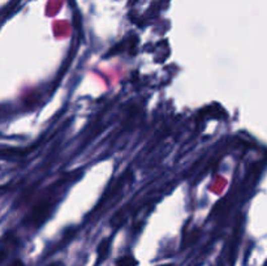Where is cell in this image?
<instances>
[{
  "label": "cell",
  "instance_id": "cell-7",
  "mask_svg": "<svg viewBox=\"0 0 267 266\" xmlns=\"http://www.w3.org/2000/svg\"><path fill=\"white\" fill-rule=\"evenodd\" d=\"M161 266H172V263H166V265H161Z\"/></svg>",
  "mask_w": 267,
  "mask_h": 266
},
{
  "label": "cell",
  "instance_id": "cell-1",
  "mask_svg": "<svg viewBox=\"0 0 267 266\" xmlns=\"http://www.w3.org/2000/svg\"><path fill=\"white\" fill-rule=\"evenodd\" d=\"M54 206H55V201L51 198H46L43 201H40L26 215V225L31 227H39L42 223L46 222V219L52 211Z\"/></svg>",
  "mask_w": 267,
  "mask_h": 266
},
{
  "label": "cell",
  "instance_id": "cell-4",
  "mask_svg": "<svg viewBox=\"0 0 267 266\" xmlns=\"http://www.w3.org/2000/svg\"><path fill=\"white\" fill-rule=\"evenodd\" d=\"M10 266H24V262L21 260H15L12 263H10Z\"/></svg>",
  "mask_w": 267,
  "mask_h": 266
},
{
  "label": "cell",
  "instance_id": "cell-3",
  "mask_svg": "<svg viewBox=\"0 0 267 266\" xmlns=\"http://www.w3.org/2000/svg\"><path fill=\"white\" fill-rule=\"evenodd\" d=\"M137 261L134 260L132 256H125L121 257L120 260L118 261V266H136Z\"/></svg>",
  "mask_w": 267,
  "mask_h": 266
},
{
  "label": "cell",
  "instance_id": "cell-2",
  "mask_svg": "<svg viewBox=\"0 0 267 266\" xmlns=\"http://www.w3.org/2000/svg\"><path fill=\"white\" fill-rule=\"evenodd\" d=\"M109 251H110V242L109 240H103L102 243H100L99 245V249H98V253H99V260H104L106 258V256L109 254Z\"/></svg>",
  "mask_w": 267,
  "mask_h": 266
},
{
  "label": "cell",
  "instance_id": "cell-6",
  "mask_svg": "<svg viewBox=\"0 0 267 266\" xmlns=\"http://www.w3.org/2000/svg\"><path fill=\"white\" fill-rule=\"evenodd\" d=\"M4 257H6V252H0V263L4 260Z\"/></svg>",
  "mask_w": 267,
  "mask_h": 266
},
{
  "label": "cell",
  "instance_id": "cell-5",
  "mask_svg": "<svg viewBox=\"0 0 267 266\" xmlns=\"http://www.w3.org/2000/svg\"><path fill=\"white\" fill-rule=\"evenodd\" d=\"M48 266H64V265H63V262H60V261H56V262L50 263Z\"/></svg>",
  "mask_w": 267,
  "mask_h": 266
}]
</instances>
